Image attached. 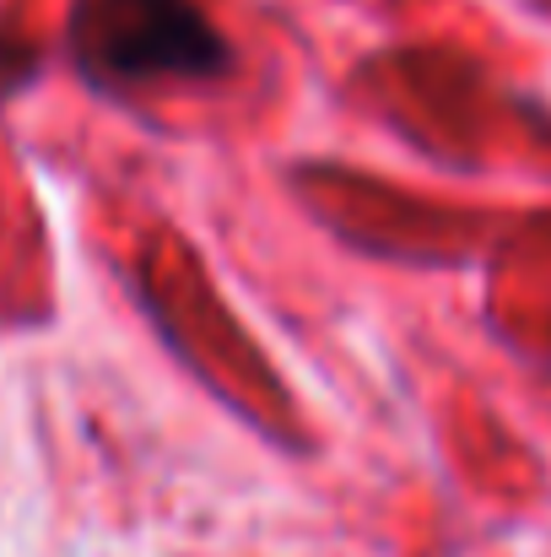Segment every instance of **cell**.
<instances>
[{"mask_svg":"<svg viewBox=\"0 0 551 557\" xmlns=\"http://www.w3.org/2000/svg\"><path fill=\"white\" fill-rule=\"evenodd\" d=\"M71 54L98 87L216 82L233 49L195 0H76Z\"/></svg>","mask_w":551,"mask_h":557,"instance_id":"obj_1","label":"cell"}]
</instances>
